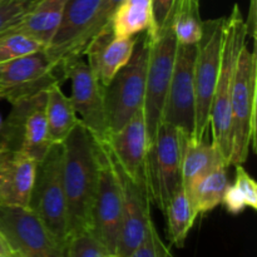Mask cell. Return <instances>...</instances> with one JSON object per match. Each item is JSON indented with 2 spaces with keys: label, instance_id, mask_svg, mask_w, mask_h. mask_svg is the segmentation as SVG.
<instances>
[{
  "label": "cell",
  "instance_id": "11",
  "mask_svg": "<svg viewBox=\"0 0 257 257\" xmlns=\"http://www.w3.org/2000/svg\"><path fill=\"white\" fill-rule=\"evenodd\" d=\"M98 143V185L90 213L89 232L105 248L108 255H115L120 223H122V198L117 176L107 148Z\"/></svg>",
  "mask_w": 257,
  "mask_h": 257
},
{
  "label": "cell",
  "instance_id": "2",
  "mask_svg": "<svg viewBox=\"0 0 257 257\" xmlns=\"http://www.w3.org/2000/svg\"><path fill=\"white\" fill-rule=\"evenodd\" d=\"M248 27L243 19L238 4L225 17L223 24L222 52H221L220 73L213 93L210 112V127L212 143L225 157L228 165L230 157V107L233 83L240 53L243 45L247 44ZM230 167V166H228Z\"/></svg>",
  "mask_w": 257,
  "mask_h": 257
},
{
  "label": "cell",
  "instance_id": "8",
  "mask_svg": "<svg viewBox=\"0 0 257 257\" xmlns=\"http://www.w3.org/2000/svg\"><path fill=\"white\" fill-rule=\"evenodd\" d=\"M177 45L175 33L168 23L157 34L150 35V59L143 100V114L150 145L163 123Z\"/></svg>",
  "mask_w": 257,
  "mask_h": 257
},
{
  "label": "cell",
  "instance_id": "4",
  "mask_svg": "<svg viewBox=\"0 0 257 257\" xmlns=\"http://www.w3.org/2000/svg\"><path fill=\"white\" fill-rule=\"evenodd\" d=\"M143 33L142 37L137 38L130 62L103 87L109 133L119 130L143 108L150 59V35Z\"/></svg>",
  "mask_w": 257,
  "mask_h": 257
},
{
  "label": "cell",
  "instance_id": "30",
  "mask_svg": "<svg viewBox=\"0 0 257 257\" xmlns=\"http://www.w3.org/2000/svg\"><path fill=\"white\" fill-rule=\"evenodd\" d=\"M105 248L90 232L77 233L68 240L65 257H108Z\"/></svg>",
  "mask_w": 257,
  "mask_h": 257
},
{
  "label": "cell",
  "instance_id": "12",
  "mask_svg": "<svg viewBox=\"0 0 257 257\" xmlns=\"http://www.w3.org/2000/svg\"><path fill=\"white\" fill-rule=\"evenodd\" d=\"M59 70L44 49L3 63L0 64V99L13 104L45 92L53 84L60 83Z\"/></svg>",
  "mask_w": 257,
  "mask_h": 257
},
{
  "label": "cell",
  "instance_id": "5",
  "mask_svg": "<svg viewBox=\"0 0 257 257\" xmlns=\"http://www.w3.org/2000/svg\"><path fill=\"white\" fill-rule=\"evenodd\" d=\"M63 143L50 146L38 162L29 208L43 221L59 242L67 246V200L63 183Z\"/></svg>",
  "mask_w": 257,
  "mask_h": 257
},
{
  "label": "cell",
  "instance_id": "27",
  "mask_svg": "<svg viewBox=\"0 0 257 257\" xmlns=\"http://www.w3.org/2000/svg\"><path fill=\"white\" fill-rule=\"evenodd\" d=\"M122 0H100V4L98 10L95 12L94 17L90 20L89 24L83 29V32L68 45L67 49L63 53L62 58L59 60V67L64 63L74 60L84 55L85 49L89 45V43L102 32L104 28L112 22V18L117 10L118 5Z\"/></svg>",
  "mask_w": 257,
  "mask_h": 257
},
{
  "label": "cell",
  "instance_id": "28",
  "mask_svg": "<svg viewBox=\"0 0 257 257\" xmlns=\"http://www.w3.org/2000/svg\"><path fill=\"white\" fill-rule=\"evenodd\" d=\"M235 181L230 182L222 205L232 215H238L245 208L257 210V183L242 165L235 166Z\"/></svg>",
  "mask_w": 257,
  "mask_h": 257
},
{
  "label": "cell",
  "instance_id": "22",
  "mask_svg": "<svg viewBox=\"0 0 257 257\" xmlns=\"http://www.w3.org/2000/svg\"><path fill=\"white\" fill-rule=\"evenodd\" d=\"M48 135L52 143H63L75 125L79 123L77 113L69 97L62 90L60 83H55L47 89L45 103Z\"/></svg>",
  "mask_w": 257,
  "mask_h": 257
},
{
  "label": "cell",
  "instance_id": "3",
  "mask_svg": "<svg viewBox=\"0 0 257 257\" xmlns=\"http://www.w3.org/2000/svg\"><path fill=\"white\" fill-rule=\"evenodd\" d=\"M256 52L243 45L237 62L230 107L228 166L247 161L256 147Z\"/></svg>",
  "mask_w": 257,
  "mask_h": 257
},
{
  "label": "cell",
  "instance_id": "32",
  "mask_svg": "<svg viewBox=\"0 0 257 257\" xmlns=\"http://www.w3.org/2000/svg\"><path fill=\"white\" fill-rule=\"evenodd\" d=\"M30 0H2L0 2V34L14 24L32 5Z\"/></svg>",
  "mask_w": 257,
  "mask_h": 257
},
{
  "label": "cell",
  "instance_id": "35",
  "mask_svg": "<svg viewBox=\"0 0 257 257\" xmlns=\"http://www.w3.org/2000/svg\"><path fill=\"white\" fill-rule=\"evenodd\" d=\"M0 257H15L13 253H9V255H0Z\"/></svg>",
  "mask_w": 257,
  "mask_h": 257
},
{
  "label": "cell",
  "instance_id": "19",
  "mask_svg": "<svg viewBox=\"0 0 257 257\" xmlns=\"http://www.w3.org/2000/svg\"><path fill=\"white\" fill-rule=\"evenodd\" d=\"M68 0H37L4 34H22L47 48L54 38ZM2 33V34H3Z\"/></svg>",
  "mask_w": 257,
  "mask_h": 257
},
{
  "label": "cell",
  "instance_id": "34",
  "mask_svg": "<svg viewBox=\"0 0 257 257\" xmlns=\"http://www.w3.org/2000/svg\"><path fill=\"white\" fill-rule=\"evenodd\" d=\"M9 253H12V252H10L9 247H8L7 242H5L3 235L0 233V255H9Z\"/></svg>",
  "mask_w": 257,
  "mask_h": 257
},
{
  "label": "cell",
  "instance_id": "33",
  "mask_svg": "<svg viewBox=\"0 0 257 257\" xmlns=\"http://www.w3.org/2000/svg\"><path fill=\"white\" fill-rule=\"evenodd\" d=\"M175 0H152V27L146 30L150 35H156L166 27Z\"/></svg>",
  "mask_w": 257,
  "mask_h": 257
},
{
  "label": "cell",
  "instance_id": "36",
  "mask_svg": "<svg viewBox=\"0 0 257 257\" xmlns=\"http://www.w3.org/2000/svg\"><path fill=\"white\" fill-rule=\"evenodd\" d=\"M2 125H3V119L2 117H0V130H2Z\"/></svg>",
  "mask_w": 257,
  "mask_h": 257
},
{
  "label": "cell",
  "instance_id": "14",
  "mask_svg": "<svg viewBox=\"0 0 257 257\" xmlns=\"http://www.w3.org/2000/svg\"><path fill=\"white\" fill-rule=\"evenodd\" d=\"M104 145V143H103ZM107 148V146L104 145ZM108 151V148H107ZM122 198V223L117 242L115 256L130 257L131 253L142 243L148 232L151 223V198L147 188L138 185L124 171L108 151Z\"/></svg>",
  "mask_w": 257,
  "mask_h": 257
},
{
  "label": "cell",
  "instance_id": "18",
  "mask_svg": "<svg viewBox=\"0 0 257 257\" xmlns=\"http://www.w3.org/2000/svg\"><path fill=\"white\" fill-rule=\"evenodd\" d=\"M136 43L137 37H115L110 24L89 43L83 57L102 87L130 62Z\"/></svg>",
  "mask_w": 257,
  "mask_h": 257
},
{
  "label": "cell",
  "instance_id": "16",
  "mask_svg": "<svg viewBox=\"0 0 257 257\" xmlns=\"http://www.w3.org/2000/svg\"><path fill=\"white\" fill-rule=\"evenodd\" d=\"M108 151L133 181L147 188V153L150 148L143 108L124 125L108 135L104 141Z\"/></svg>",
  "mask_w": 257,
  "mask_h": 257
},
{
  "label": "cell",
  "instance_id": "7",
  "mask_svg": "<svg viewBox=\"0 0 257 257\" xmlns=\"http://www.w3.org/2000/svg\"><path fill=\"white\" fill-rule=\"evenodd\" d=\"M225 17L203 20L202 35L196 43L195 58V131L192 137L205 140L210 127V112L213 93L220 73Z\"/></svg>",
  "mask_w": 257,
  "mask_h": 257
},
{
  "label": "cell",
  "instance_id": "9",
  "mask_svg": "<svg viewBox=\"0 0 257 257\" xmlns=\"http://www.w3.org/2000/svg\"><path fill=\"white\" fill-rule=\"evenodd\" d=\"M47 90L13 103L0 130V145L19 151L39 162L50 146L45 117Z\"/></svg>",
  "mask_w": 257,
  "mask_h": 257
},
{
  "label": "cell",
  "instance_id": "15",
  "mask_svg": "<svg viewBox=\"0 0 257 257\" xmlns=\"http://www.w3.org/2000/svg\"><path fill=\"white\" fill-rule=\"evenodd\" d=\"M196 44H180L176 50L172 78L166 100L163 122L175 125L186 135L195 131V58Z\"/></svg>",
  "mask_w": 257,
  "mask_h": 257
},
{
  "label": "cell",
  "instance_id": "23",
  "mask_svg": "<svg viewBox=\"0 0 257 257\" xmlns=\"http://www.w3.org/2000/svg\"><path fill=\"white\" fill-rule=\"evenodd\" d=\"M227 166H218L196 180L187 191L193 210L197 216L205 215L222 205L223 196L230 185Z\"/></svg>",
  "mask_w": 257,
  "mask_h": 257
},
{
  "label": "cell",
  "instance_id": "13",
  "mask_svg": "<svg viewBox=\"0 0 257 257\" xmlns=\"http://www.w3.org/2000/svg\"><path fill=\"white\" fill-rule=\"evenodd\" d=\"M64 78L70 80V100L80 123L97 142L102 143L108 137L107 113H105L103 87L87 60L83 57L60 65Z\"/></svg>",
  "mask_w": 257,
  "mask_h": 257
},
{
  "label": "cell",
  "instance_id": "6",
  "mask_svg": "<svg viewBox=\"0 0 257 257\" xmlns=\"http://www.w3.org/2000/svg\"><path fill=\"white\" fill-rule=\"evenodd\" d=\"M186 133L163 122L147 153V187L151 203L165 211L176 191L182 186L183 138Z\"/></svg>",
  "mask_w": 257,
  "mask_h": 257
},
{
  "label": "cell",
  "instance_id": "31",
  "mask_svg": "<svg viewBox=\"0 0 257 257\" xmlns=\"http://www.w3.org/2000/svg\"><path fill=\"white\" fill-rule=\"evenodd\" d=\"M130 257H173V255L158 233L155 222H152L145 240Z\"/></svg>",
  "mask_w": 257,
  "mask_h": 257
},
{
  "label": "cell",
  "instance_id": "24",
  "mask_svg": "<svg viewBox=\"0 0 257 257\" xmlns=\"http://www.w3.org/2000/svg\"><path fill=\"white\" fill-rule=\"evenodd\" d=\"M163 215L166 217L170 242L178 248L183 247L188 233L198 216L193 210L190 197L182 186L172 196L163 211Z\"/></svg>",
  "mask_w": 257,
  "mask_h": 257
},
{
  "label": "cell",
  "instance_id": "38",
  "mask_svg": "<svg viewBox=\"0 0 257 257\" xmlns=\"http://www.w3.org/2000/svg\"><path fill=\"white\" fill-rule=\"evenodd\" d=\"M30 2H37V0H30Z\"/></svg>",
  "mask_w": 257,
  "mask_h": 257
},
{
  "label": "cell",
  "instance_id": "39",
  "mask_svg": "<svg viewBox=\"0 0 257 257\" xmlns=\"http://www.w3.org/2000/svg\"><path fill=\"white\" fill-rule=\"evenodd\" d=\"M0 2H2V0H0Z\"/></svg>",
  "mask_w": 257,
  "mask_h": 257
},
{
  "label": "cell",
  "instance_id": "29",
  "mask_svg": "<svg viewBox=\"0 0 257 257\" xmlns=\"http://www.w3.org/2000/svg\"><path fill=\"white\" fill-rule=\"evenodd\" d=\"M44 49L42 44L22 34H0V64Z\"/></svg>",
  "mask_w": 257,
  "mask_h": 257
},
{
  "label": "cell",
  "instance_id": "10",
  "mask_svg": "<svg viewBox=\"0 0 257 257\" xmlns=\"http://www.w3.org/2000/svg\"><path fill=\"white\" fill-rule=\"evenodd\" d=\"M0 233L15 257H65V245L29 207L0 206Z\"/></svg>",
  "mask_w": 257,
  "mask_h": 257
},
{
  "label": "cell",
  "instance_id": "20",
  "mask_svg": "<svg viewBox=\"0 0 257 257\" xmlns=\"http://www.w3.org/2000/svg\"><path fill=\"white\" fill-rule=\"evenodd\" d=\"M99 4L100 0H68L67 2L59 28L50 44L44 48L48 58L58 67L64 50L89 24Z\"/></svg>",
  "mask_w": 257,
  "mask_h": 257
},
{
  "label": "cell",
  "instance_id": "21",
  "mask_svg": "<svg viewBox=\"0 0 257 257\" xmlns=\"http://www.w3.org/2000/svg\"><path fill=\"white\" fill-rule=\"evenodd\" d=\"M218 166L228 167L222 153L212 143H207L205 140H196L192 136L185 135L181 180L186 192L192 187L198 177Z\"/></svg>",
  "mask_w": 257,
  "mask_h": 257
},
{
  "label": "cell",
  "instance_id": "25",
  "mask_svg": "<svg viewBox=\"0 0 257 257\" xmlns=\"http://www.w3.org/2000/svg\"><path fill=\"white\" fill-rule=\"evenodd\" d=\"M115 37H136L152 27V0H122L112 18Z\"/></svg>",
  "mask_w": 257,
  "mask_h": 257
},
{
  "label": "cell",
  "instance_id": "37",
  "mask_svg": "<svg viewBox=\"0 0 257 257\" xmlns=\"http://www.w3.org/2000/svg\"><path fill=\"white\" fill-rule=\"evenodd\" d=\"M108 257H118V256H115V255H110V256H108Z\"/></svg>",
  "mask_w": 257,
  "mask_h": 257
},
{
  "label": "cell",
  "instance_id": "17",
  "mask_svg": "<svg viewBox=\"0 0 257 257\" xmlns=\"http://www.w3.org/2000/svg\"><path fill=\"white\" fill-rule=\"evenodd\" d=\"M38 161L0 145V206L29 207Z\"/></svg>",
  "mask_w": 257,
  "mask_h": 257
},
{
  "label": "cell",
  "instance_id": "1",
  "mask_svg": "<svg viewBox=\"0 0 257 257\" xmlns=\"http://www.w3.org/2000/svg\"><path fill=\"white\" fill-rule=\"evenodd\" d=\"M63 183L67 200L68 240L89 232L90 213L98 185V143L87 128L78 123L63 142Z\"/></svg>",
  "mask_w": 257,
  "mask_h": 257
},
{
  "label": "cell",
  "instance_id": "26",
  "mask_svg": "<svg viewBox=\"0 0 257 257\" xmlns=\"http://www.w3.org/2000/svg\"><path fill=\"white\" fill-rule=\"evenodd\" d=\"M177 43L196 44L202 35L200 0H175L168 17Z\"/></svg>",
  "mask_w": 257,
  "mask_h": 257
}]
</instances>
